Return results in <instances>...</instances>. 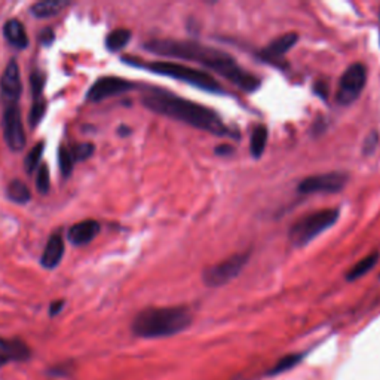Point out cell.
Returning a JSON list of instances; mask_svg holds the SVG:
<instances>
[{
	"label": "cell",
	"mask_w": 380,
	"mask_h": 380,
	"mask_svg": "<svg viewBox=\"0 0 380 380\" xmlns=\"http://www.w3.org/2000/svg\"><path fill=\"white\" fill-rule=\"evenodd\" d=\"M144 49L159 57L201 64L202 67L219 73L245 92H254L260 88V80L254 75L242 69L232 55L214 46L193 40L152 39L144 43Z\"/></svg>",
	"instance_id": "cell-1"
},
{
	"label": "cell",
	"mask_w": 380,
	"mask_h": 380,
	"mask_svg": "<svg viewBox=\"0 0 380 380\" xmlns=\"http://www.w3.org/2000/svg\"><path fill=\"white\" fill-rule=\"evenodd\" d=\"M141 102L144 107L151 112H155L158 114H162V116L171 118L178 122H183L201 131L210 132L212 136L227 137V139H232L237 136L235 132L223 122V119L216 112L200 103L181 98L175 94L153 92L144 95Z\"/></svg>",
	"instance_id": "cell-2"
},
{
	"label": "cell",
	"mask_w": 380,
	"mask_h": 380,
	"mask_svg": "<svg viewBox=\"0 0 380 380\" xmlns=\"http://www.w3.org/2000/svg\"><path fill=\"white\" fill-rule=\"evenodd\" d=\"M192 324V313L186 306L148 308L132 321V333L143 339L170 337L185 332Z\"/></svg>",
	"instance_id": "cell-3"
},
{
	"label": "cell",
	"mask_w": 380,
	"mask_h": 380,
	"mask_svg": "<svg viewBox=\"0 0 380 380\" xmlns=\"http://www.w3.org/2000/svg\"><path fill=\"white\" fill-rule=\"evenodd\" d=\"M140 65L152 73L167 76L175 80H181V82H185V84H189L192 87H196L208 92H214V94L223 92V88L216 77H212L210 73L189 67V65H185V64L171 63V61H152V63H146Z\"/></svg>",
	"instance_id": "cell-4"
},
{
	"label": "cell",
	"mask_w": 380,
	"mask_h": 380,
	"mask_svg": "<svg viewBox=\"0 0 380 380\" xmlns=\"http://www.w3.org/2000/svg\"><path fill=\"white\" fill-rule=\"evenodd\" d=\"M339 216L340 214L337 208H325L310 212L290 227L288 239L295 249H302L332 227L337 222Z\"/></svg>",
	"instance_id": "cell-5"
},
{
	"label": "cell",
	"mask_w": 380,
	"mask_h": 380,
	"mask_svg": "<svg viewBox=\"0 0 380 380\" xmlns=\"http://www.w3.org/2000/svg\"><path fill=\"white\" fill-rule=\"evenodd\" d=\"M250 253H238L227 257L226 260L208 266L202 272V281L207 287H223L235 279L249 263Z\"/></svg>",
	"instance_id": "cell-6"
},
{
	"label": "cell",
	"mask_w": 380,
	"mask_h": 380,
	"mask_svg": "<svg viewBox=\"0 0 380 380\" xmlns=\"http://www.w3.org/2000/svg\"><path fill=\"white\" fill-rule=\"evenodd\" d=\"M367 82V69L362 63H354L344 70L339 80L337 103L342 106H351L355 103Z\"/></svg>",
	"instance_id": "cell-7"
},
{
	"label": "cell",
	"mask_w": 380,
	"mask_h": 380,
	"mask_svg": "<svg viewBox=\"0 0 380 380\" xmlns=\"http://www.w3.org/2000/svg\"><path fill=\"white\" fill-rule=\"evenodd\" d=\"M349 181V174L343 171L322 173L310 175L302 180L297 190L302 195H317V193H339Z\"/></svg>",
	"instance_id": "cell-8"
},
{
	"label": "cell",
	"mask_w": 380,
	"mask_h": 380,
	"mask_svg": "<svg viewBox=\"0 0 380 380\" xmlns=\"http://www.w3.org/2000/svg\"><path fill=\"white\" fill-rule=\"evenodd\" d=\"M4 137L8 147L13 152H20L26 146V132L23 126L21 110L16 104H11L5 107L4 119H2Z\"/></svg>",
	"instance_id": "cell-9"
},
{
	"label": "cell",
	"mask_w": 380,
	"mask_h": 380,
	"mask_svg": "<svg viewBox=\"0 0 380 380\" xmlns=\"http://www.w3.org/2000/svg\"><path fill=\"white\" fill-rule=\"evenodd\" d=\"M136 88V84L131 80L116 77V76H106L98 79L95 84L88 91V100L89 102H103L106 98L119 95L128 92Z\"/></svg>",
	"instance_id": "cell-10"
},
{
	"label": "cell",
	"mask_w": 380,
	"mask_h": 380,
	"mask_svg": "<svg viewBox=\"0 0 380 380\" xmlns=\"http://www.w3.org/2000/svg\"><path fill=\"white\" fill-rule=\"evenodd\" d=\"M21 92H23V84H21L20 65L15 60H11L2 75V79H0V94H2V100L6 103V106L16 104V102L20 100Z\"/></svg>",
	"instance_id": "cell-11"
},
{
	"label": "cell",
	"mask_w": 380,
	"mask_h": 380,
	"mask_svg": "<svg viewBox=\"0 0 380 380\" xmlns=\"http://www.w3.org/2000/svg\"><path fill=\"white\" fill-rule=\"evenodd\" d=\"M297 42H299V36H297V33H286V35L273 39L266 48H264L263 53H261V57H263V60H266V61H278L279 58H283L287 53H290Z\"/></svg>",
	"instance_id": "cell-12"
},
{
	"label": "cell",
	"mask_w": 380,
	"mask_h": 380,
	"mask_svg": "<svg viewBox=\"0 0 380 380\" xmlns=\"http://www.w3.org/2000/svg\"><path fill=\"white\" fill-rule=\"evenodd\" d=\"M100 234V223L97 220H84V222H79L75 226L70 227L69 230V241L73 245H87L91 241L95 239V237Z\"/></svg>",
	"instance_id": "cell-13"
},
{
	"label": "cell",
	"mask_w": 380,
	"mask_h": 380,
	"mask_svg": "<svg viewBox=\"0 0 380 380\" xmlns=\"http://www.w3.org/2000/svg\"><path fill=\"white\" fill-rule=\"evenodd\" d=\"M64 256V238L61 234H54L45 245L40 257L42 266L46 269H55Z\"/></svg>",
	"instance_id": "cell-14"
},
{
	"label": "cell",
	"mask_w": 380,
	"mask_h": 380,
	"mask_svg": "<svg viewBox=\"0 0 380 380\" xmlns=\"http://www.w3.org/2000/svg\"><path fill=\"white\" fill-rule=\"evenodd\" d=\"M4 36L9 45L16 49H26L28 46V36L24 26L18 20H9L4 26Z\"/></svg>",
	"instance_id": "cell-15"
},
{
	"label": "cell",
	"mask_w": 380,
	"mask_h": 380,
	"mask_svg": "<svg viewBox=\"0 0 380 380\" xmlns=\"http://www.w3.org/2000/svg\"><path fill=\"white\" fill-rule=\"evenodd\" d=\"M0 351H2L9 361H26L30 358L28 346L18 339H4L0 337Z\"/></svg>",
	"instance_id": "cell-16"
},
{
	"label": "cell",
	"mask_w": 380,
	"mask_h": 380,
	"mask_svg": "<svg viewBox=\"0 0 380 380\" xmlns=\"http://www.w3.org/2000/svg\"><path fill=\"white\" fill-rule=\"evenodd\" d=\"M67 6H70V2H64V0H45V2L33 5L30 11L36 18H51Z\"/></svg>",
	"instance_id": "cell-17"
},
{
	"label": "cell",
	"mask_w": 380,
	"mask_h": 380,
	"mask_svg": "<svg viewBox=\"0 0 380 380\" xmlns=\"http://www.w3.org/2000/svg\"><path fill=\"white\" fill-rule=\"evenodd\" d=\"M268 137H269V132L264 125H257L253 129L251 137H250V152L253 158L259 159L263 155L264 148H266V144H268Z\"/></svg>",
	"instance_id": "cell-18"
},
{
	"label": "cell",
	"mask_w": 380,
	"mask_h": 380,
	"mask_svg": "<svg viewBox=\"0 0 380 380\" xmlns=\"http://www.w3.org/2000/svg\"><path fill=\"white\" fill-rule=\"evenodd\" d=\"M377 260H379V253L377 251L369 254L367 257L359 260L355 264V266L348 272V275H346V279H348V281H357L361 276H364L366 273H369L376 266Z\"/></svg>",
	"instance_id": "cell-19"
},
{
	"label": "cell",
	"mask_w": 380,
	"mask_h": 380,
	"mask_svg": "<svg viewBox=\"0 0 380 380\" xmlns=\"http://www.w3.org/2000/svg\"><path fill=\"white\" fill-rule=\"evenodd\" d=\"M6 193H8L9 200L16 202V204H27L30 201V197H31V193H30L28 188L23 183L21 180L11 181Z\"/></svg>",
	"instance_id": "cell-20"
},
{
	"label": "cell",
	"mask_w": 380,
	"mask_h": 380,
	"mask_svg": "<svg viewBox=\"0 0 380 380\" xmlns=\"http://www.w3.org/2000/svg\"><path fill=\"white\" fill-rule=\"evenodd\" d=\"M131 40V31L126 28H116L112 33H109V36L106 39V46L110 49V51L116 53L119 49L125 48L128 42Z\"/></svg>",
	"instance_id": "cell-21"
},
{
	"label": "cell",
	"mask_w": 380,
	"mask_h": 380,
	"mask_svg": "<svg viewBox=\"0 0 380 380\" xmlns=\"http://www.w3.org/2000/svg\"><path fill=\"white\" fill-rule=\"evenodd\" d=\"M58 163L63 177H69L73 173L76 158L73 155L72 146H61L58 152Z\"/></svg>",
	"instance_id": "cell-22"
},
{
	"label": "cell",
	"mask_w": 380,
	"mask_h": 380,
	"mask_svg": "<svg viewBox=\"0 0 380 380\" xmlns=\"http://www.w3.org/2000/svg\"><path fill=\"white\" fill-rule=\"evenodd\" d=\"M43 148H45V144L43 143H38L28 152V155L26 156L24 168H26V171L28 174H33L35 171H38V168L40 167L39 163H40V159H42V155H43Z\"/></svg>",
	"instance_id": "cell-23"
},
{
	"label": "cell",
	"mask_w": 380,
	"mask_h": 380,
	"mask_svg": "<svg viewBox=\"0 0 380 380\" xmlns=\"http://www.w3.org/2000/svg\"><path fill=\"white\" fill-rule=\"evenodd\" d=\"M45 112H46V102L43 100V98H38V100H35V103H33L30 114H28V122L33 128H35L42 121Z\"/></svg>",
	"instance_id": "cell-24"
},
{
	"label": "cell",
	"mask_w": 380,
	"mask_h": 380,
	"mask_svg": "<svg viewBox=\"0 0 380 380\" xmlns=\"http://www.w3.org/2000/svg\"><path fill=\"white\" fill-rule=\"evenodd\" d=\"M45 75L39 70H35L31 73L30 76V87H31V94H33V98L35 100H38V98H42V92H43V88H45Z\"/></svg>",
	"instance_id": "cell-25"
},
{
	"label": "cell",
	"mask_w": 380,
	"mask_h": 380,
	"mask_svg": "<svg viewBox=\"0 0 380 380\" xmlns=\"http://www.w3.org/2000/svg\"><path fill=\"white\" fill-rule=\"evenodd\" d=\"M49 186H51V180H49V170L46 165H40L36 171V188L39 193L45 195L49 192Z\"/></svg>",
	"instance_id": "cell-26"
},
{
	"label": "cell",
	"mask_w": 380,
	"mask_h": 380,
	"mask_svg": "<svg viewBox=\"0 0 380 380\" xmlns=\"http://www.w3.org/2000/svg\"><path fill=\"white\" fill-rule=\"evenodd\" d=\"M72 151H73V155L76 158V162H80V161H84V159H88L92 155L94 146L89 144V143L75 144V146H72Z\"/></svg>",
	"instance_id": "cell-27"
},
{
	"label": "cell",
	"mask_w": 380,
	"mask_h": 380,
	"mask_svg": "<svg viewBox=\"0 0 380 380\" xmlns=\"http://www.w3.org/2000/svg\"><path fill=\"white\" fill-rule=\"evenodd\" d=\"M300 358H302V355H288V357L283 358V359H281V361L278 362V364L273 367L272 373H273V374H278V373H281V371H286V370L291 369L293 366L297 364V362H299Z\"/></svg>",
	"instance_id": "cell-28"
},
{
	"label": "cell",
	"mask_w": 380,
	"mask_h": 380,
	"mask_svg": "<svg viewBox=\"0 0 380 380\" xmlns=\"http://www.w3.org/2000/svg\"><path fill=\"white\" fill-rule=\"evenodd\" d=\"M377 143H379V134L376 131H371L366 137L364 143H362V152H364V155H371L376 151Z\"/></svg>",
	"instance_id": "cell-29"
},
{
	"label": "cell",
	"mask_w": 380,
	"mask_h": 380,
	"mask_svg": "<svg viewBox=\"0 0 380 380\" xmlns=\"http://www.w3.org/2000/svg\"><path fill=\"white\" fill-rule=\"evenodd\" d=\"M43 45H49L54 40V31L51 28H46L42 31V36H40Z\"/></svg>",
	"instance_id": "cell-30"
},
{
	"label": "cell",
	"mask_w": 380,
	"mask_h": 380,
	"mask_svg": "<svg viewBox=\"0 0 380 380\" xmlns=\"http://www.w3.org/2000/svg\"><path fill=\"white\" fill-rule=\"evenodd\" d=\"M63 306H64V302L61 300H58V302H54L53 305H51V308H49V312H51V315L54 317V315H57V313H60L61 310H63Z\"/></svg>",
	"instance_id": "cell-31"
},
{
	"label": "cell",
	"mask_w": 380,
	"mask_h": 380,
	"mask_svg": "<svg viewBox=\"0 0 380 380\" xmlns=\"http://www.w3.org/2000/svg\"><path fill=\"white\" fill-rule=\"evenodd\" d=\"M216 153H220V155H224V153H227V155H230V153H232V146L223 144V146H220V147H217V148H216Z\"/></svg>",
	"instance_id": "cell-32"
},
{
	"label": "cell",
	"mask_w": 380,
	"mask_h": 380,
	"mask_svg": "<svg viewBox=\"0 0 380 380\" xmlns=\"http://www.w3.org/2000/svg\"><path fill=\"white\" fill-rule=\"evenodd\" d=\"M8 362H9V358L2 351H0V369H2L4 366H6Z\"/></svg>",
	"instance_id": "cell-33"
}]
</instances>
